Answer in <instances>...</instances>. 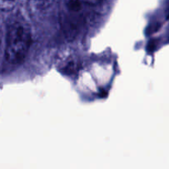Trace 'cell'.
Here are the masks:
<instances>
[{"mask_svg":"<svg viewBox=\"0 0 169 169\" xmlns=\"http://www.w3.org/2000/svg\"><path fill=\"white\" fill-rule=\"evenodd\" d=\"M31 38L28 27L15 22L8 27L6 34L4 59L12 65H17L24 60L31 45Z\"/></svg>","mask_w":169,"mask_h":169,"instance_id":"1","label":"cell"},{"mask_svg":"<svg viewBox=\"0 0 169 169\" xmlns=\"http://www.w3.org/2000/svg\"><path fill=\"white\" fill-rule=\"evenodd\" d=\"M68 8L71 11H73V12H76V11H78V10L81 9V5H82V3L81 2H78V1H69L67 3Z\"/></svg>","mask_w":169,"mask_h":169,"instance_id":"2","label":"cell"}]
</instances>
